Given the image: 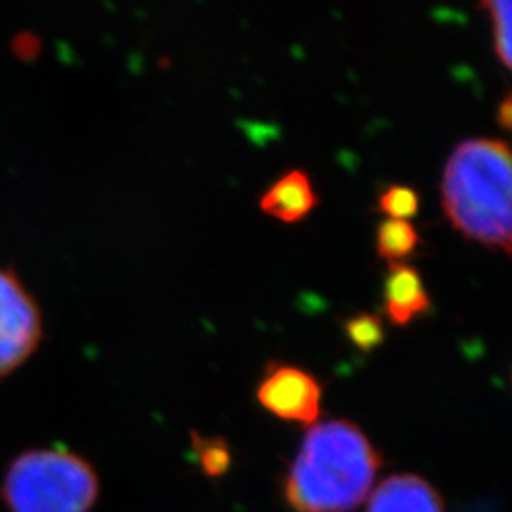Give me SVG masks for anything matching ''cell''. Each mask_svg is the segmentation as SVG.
I'll return each mask as SVG.
<instances>
[{"mask_svg": "<svg viewBox=\"0 0 512 512\" xmlns=\"http://www.w3.org/2000/svg\"><path fill=\"white\" fill-rule=\"evenodd\" d=\"M384 467L365 433L348 420L313 425L285 476L283 492L294 512L355 511Z\"/></svg>", "mask_w": 512, "mask_h": 512, "instance_id": "obj_1", "label": "cell"}, {"mask_svg": "<svg viewBox=\"0 0 512 512\" xmlns=\"http://www.w3.org/2000/svg\"><path fill=\"white\" fill-rule=\"evenodd\" d=\"M511 150L476 137L459 143L442 175V205L463 236L511 253Z\"/></svg>", "mask_w": 512, "mask_h": 512, "instance_id": "obj_2", "label": "cell"}, {"mask_svg": "<svg viewBox=\"0 0 512 512\" xmlns=\"http://www.w3.org/2000/svg\"><path fill=\"white\" fill-rule=\"evenodd\" d=\"M97 497L95 467L65 448L21 452L0 482V499L8 512H90Z\"/></svg>", "mask_w": 512, "mask_h": 512, "instance_id": "obj_3", "label": "cell"}, {"mask_svg": "<svg viewBox=\"0 0 512 512\" xmlns=\"http://www.w3.org/2000/svg\"><path fill=\"white\" fill-rule=\"evenodd\" d=\"M44 338L37 298L18 274L0 266V380L25 365Z\"/></svg>", "mask_w": 512, "mask_h": 512, "instance_id": "obj_4", "label": "cell"}, {"mask_svg": "<svg viewBox=\"0 0 512 512\" xmlns=\"http://www.w3.org/2000/svg\"><path fill=\"white\" fill-rule=\"evenodd\" d=\"M256 399L279 420L313 425L321 414L323 385L300 366L270 363L256 387Z\"/></svg>", "mask_w": 512, "mask_h": 512, "instance_id": "obj_5", "label": "cell"}, {"mask_svg": "<svg viewBox=\"0 0 512 512\" xmlns=\"http://www.w3.org/2000/svg\"><path fill=\"white\" fill-rule=\"evenodd\" d=\"M365 512H446L444 499L418 475H393L372 492Z\"/></svg>", "mask_w": 512, "mask_h": 512, "instance_id": "obj_6", "label": "cell"}, {"mask_svg": "<svg viewBox=\"0 0 512 512\" xmlns=\"http://www.w3.org/2000/svg\"><path fill=\"white\" fill-rule=\"evenodd\" d=\"M431 308L429 294L414 266L397 262L385 277L384 310L395 325H406Z\"/></svg>", "mask_w": 512, "mask_h": 512, "instance_id": "obj_7", "label": "cell"}, {"mask_svg": "<svg viewBox=\"0 0 512 512\" xmlns=\"http://www.w3.org/2000/svg\"><path fill=\"white\" fill-rule=\"evenodd\" d=\"M315 205L317 196L313 192L311 179L302 169H293L287 175H283L260 198L262 211L283 222H298L308 217V213Z\"/></svg>", "mask_w": 512, "mask_h": 512, "instance_id": "obj_8", "label": "cell"}, {"mask_svg": "<svg viewBox=\"0 0 512 512\" xmlns=\"http://www.w3.org/2000/svg\"><path fill=\"white\" fill-rule=\"evenodd\" d=\"M418 243L420 234L408 220H384L378 228V255L391 264L412 255Z\"/></svg>", "mask_w": 512, "mask_h": 512, "instance_id": "obj_9", "label": "cell"}, {"mask_svg": "<svg viewBox=\"0 0 512 512\" xmlns=\"http://www.w3.org/2000/svg\"><path fill=\"white\" fill-rule=\"evenodd\" d=\"M192 446L205 475L220 476L228 471L232 463V452L226 440L209 439L200 433H192Z\"/></svg>", "mask_w": 512, "mask_h": 512, "instance_id": "obj_10", "label": "cell"}, {"mask_svg": "<svg viewBox=\"0 0 512 512\" xmlns=\"http://www.w3.org/2000/svg\"><path fill=\"white\" fill-rule=\"evenodd\" d=\"M344 329L348 334L349 342L363 351L378 348L384 342L385 330L382 319L374 313H357L349 317Z\"/></svg>", "mask_w": 512, "mask_h": 512, "instance_id": "obj_11", "label": "cell"}, {"mask_svg": "<svg viewBox=\"0 0 512 512\" xmlns=\"http://www.w3.org/2000/svg\"><path fill=\"white\" fill-rule=\"evenodd\" d=\"M492 16L494 25L495 54L505 67H511V2L509 0H486L482 4Z\"/></svg>", "mask_w": 512, "mask_h": 512, "instance_id": "obj_12", "label": "cell"}, {"mask_svg": "<svg viewBox=\"0 0 512 512\" xmlns=\"http://www.w3.org/2000/svg\"><path fill=\"white\" fill-rule=\"evenodd\" d=\"M380 209L391 219L406 220L414 217L420 209V196L414 188L404 184H393L385 188L380 196Z\"/></svg>", "mask_w": 512, "mask_h": 512, "instance_id": "obj_13", "label": "cell"}, {"mask_svg": "<svg viewBox=\"0 0 512 512\" xmlns=\"http://www.w3.org/2000/svg\"><path fill=\"white\" fill-rule=\"evenodd\" d=\"M512 99L511 95L507 93L505 97H503V101L499 103V112H497V122H499V126L501 128L509 129L511 128L512 116Z\"/></svg>", "mask_w": 512, "mask_h": 512, "instance_id": "obj_14", "label": "cell"}]
</instances>
